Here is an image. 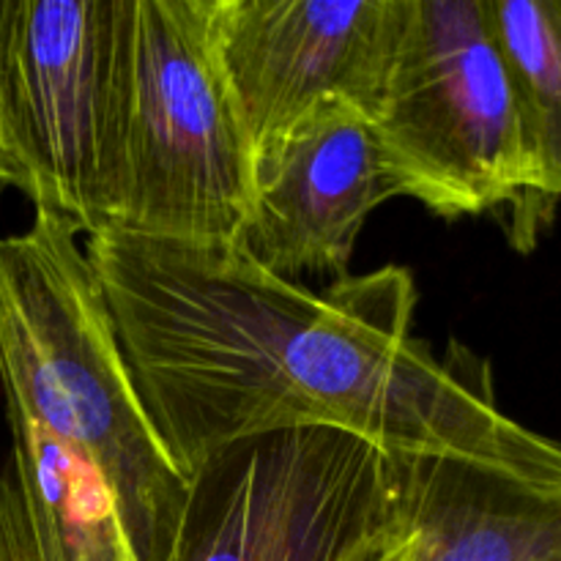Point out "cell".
<instances>
[{
	"label": "cell",
	"instance_id": "cell-1",
	"mask_svg": "<svg viewBox=\"0 0 561 561\" xmlns=\"http://www.w3.org/2000/svg\"><path fill=\"white\" fill-rule=\"evenodd\" d=\"M148 420L181 474L283 431L329 427L392 458L524 466L561 444L499 409L491 365L416 340L414 274H345L323 294L263 268L239 241L88 236Z\"/></svg>",
	"mask_w": 561,
	"mask_h": 561
},
{
	"label": "cell",
	"instance_id": "cell-2",
	"mask_svg": "<svg viewBox=\"0 0 561 561\" xmlns=\"http://www.w3.org/2000/svg\"><path fill=\"white\" fill-rule=\"evenodd\" d=\"M80 228L36 208L0 239V383L9 416L91 469L129 561H175L190 480L159 442Z\"/></svg>",
	"mask_w": 561,
	"mask_h": 561
},
{
	"label": "cell",
	"instance_id": "cell-3",
	"mask_svg": "<svg viewBox=\"0 0 561 561\" xmlns=\"http://www.w3.org/2000/svg\"><path fill=\"white\" fill-rule=\"evenodd\" d=\"M252 195L255 159L214 53L211 0H131L99 230L233 244Z\"/></svg>",
	"mask_w": 561,
	"mask_h": 561
},
{
	"label": "cell",
	"instance_id": "cell-4",
	"mask_svg": "<svg viewBox=\"0 0 561 561\" xmlns=\"http://www.w3.org/2000/svg\"><path fill=\"white\" fill-rule=\"evenodd\" d=\"M376 135L398 181L442 219L520 206L531 159L485 0H403Z\"/></svg>",
	"mask_w": 561,
	"mask_h": 561
},
{
	"label": "cell",
	"instance_id": "cell-5",
	"mask_svg": "<svg viewBox=\"0 0 561 561\" xmlns=\"http://www.w3.org/2000/svg\"><path fill=\"white\" fill-rule=\"evenodd\" d=\"M403 524L392 455L329 427L283 431L192 474L175 561H362Z\"/></svg>",
	"mask_w": 561,
	"mask_h": 561
},
{
	"label": "cell",
	"instance_id": "cell-6",
	"mask_svg": "<svg viewBox=\"0 0 561 561\" xmlns=\"http://www.w3.org/2000/svg\"><path fill=\"white\" fill-rule=\"evenodd\" d=\"M131 0H0V190L99 230Z\"/></svg>",
	"mask_w": 561,
	"mask_h": 561
},
{
	"label": "cell",
	"instance_id": "cell-7",
	"mask_svg": "<svg viewBox=\"0 0 561 561\" xmlns=\"http://www.w3.org/2000/svg\"><path fill=\"white\" fill-rule=\"evenodd\" d=\"M403 0H211V38L252 159L323 102L376 118Z\"/></svg>",
	"mask_w": 561,
	"mask_h": 561
},
{
	"label": "cell",
	"instance_id": "cell-8",
	"mask_svg": "<svg viewBox=\"0 0 561 561\" xmlns=\"http://www.w3.org/2000/svg\"><path fill=\"white\" fill-rule=\"evenodd\" d=\"M400 197L376 126L348 102H323L255 159V195L239 244L285 279L348 274L356 239Z\"/></svg>",
	"mask_w": 561,
	"mask_h": 561
},
{
	"label": "cell",
	"instance_id": "cell-9",
	"mask_svg": "<svg viewBox=\"0 0 561 561\" xmlns=\"http://www.w3.org/2000/svg\"><path fill=\"white\" fill-rule=\"evenodd\" d=\"M531 159V190L513 208V244H535L561 203V0H485Z\"/></svg>",
	"mask_w": 561,
	"mask_h": 561
},
{
	"label": "cell",
	"instance_id": "cell-10",
	"mask_svg": "<svg viewBox=\"0 0 561 561\" xmlns=\"http://www.w3.org/2000/svg\"><path fill=\"white\" fill-rule=\"evenodd\" d=\"M0 561H129L113 507L88 474L0 469Z\"/></svg>",
	"mask_w": 561,
	"mask_h": 561
},
{
	"label": "cell",
	"instance_id": "cell-11",
	"mask_svg": "<svg viewBox=\"0 0 561 561\" xmlns=\"http://www.w3.org/2000/svg\"><path fill=\"white\" fill-rule=\"evenodd\" d=\"M362 561H411V529L403 524V529L394 531L392 537L373 548Z\"/></svg>",
	"mask_w": 561,
	"mask_h": 561
}]
</instances>
